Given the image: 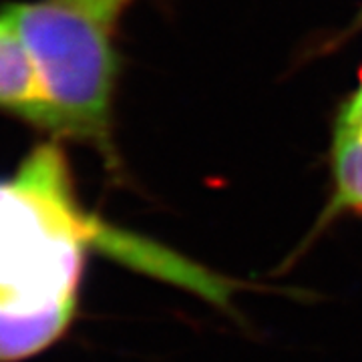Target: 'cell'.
I'll return each instance as SVG.
<instances>
[{
    "label": "cell",
    "instance_id": "cell-1",
    "mask_svg": "<svg viewBox=\"0 0 362 362\" xmlns=\"http://www.w3.org/2000/svg\"><path fill=\"white\" fill-rule=\"evenodd\" d=\"M90 247L168 270L149 247L109 230L78 204L63 151L42 143L0 180V308L71 326Z\"/></svg>",
    "mask_w": 362,
    "mask_h": 362
},
{
    "label": "cell",
    "instance_id": "cell-2",
    "mask_svg": "<svg viewBox=\"0 0 362 362\" xmlns=\"http://www.w3.org/2000/svg\"><path fill=\"white\" fill-rule=\"evenodd\" d=\"M21 33L47 101L45 129L103 141L117 61L101 21L65 0L4 6Z\"/></svg>",
    "mask_w": 362,
    "mask_h": 362
},
{
    "label": "cell",
    "instance_id": "cell-3",
    "mask_svg": "<svg viewBox=\"0 0 362 362\" xmlns=\"http://www.w3.org/2000/svg\"><path fill=\"white\" fill-rule=\"evenodd\" d=\"M0 109L45 127L47 101L25 40L0 11Z\"/></svg>",
    "mask_w": 362,
    "mask_h": 362
},
{
    "label": "cell",
    "instance_id": "cell-4",
    "mask_svg": "<svg viewBox=\"0 0 362 362\" xmlns=\"http://www.w3.org/2000/svg\"><path fill=\"white\" fill-rule=\"evenodd\" d=\"M332 180L337 211L362 214V133L338 123L332 145Z\"/></svg>",
    "mask_w": 362,
    "mask_h": 362
},
{
    "label": "cell",
    "instance_id": "cell-5",
    "mask_svg": "<svg viewBox=\"0 0 362 362\" xmlns=\"http://www.w3.org/2000/svg\"><path fill=\"white\" fill-rule=\"evenodd\" d=\"M65 2L95 16L97 21H101L107 26H113L117 16L121 14L129 0H65Z\"/></svg>",
    "mask_w": 362,
    "mask_h": 362
},
{
    "label": "cell",
    "instance_id": "cell-6",
    "mask_svg": "<svg viewBox=\"0 0 362 362\" xmlns=\"http://www.w3.org/2000/svg\"><path fill=\"white\" fill-rule=\"evenodd\" d=\"M340 121L350 125L352 129L361 131L362 133V87L356 90V95H354V97L350 99V103L344 107Z\"/></svg>",
    "mask_w": 362,
    "mask_h": 362
}]
</instances>
